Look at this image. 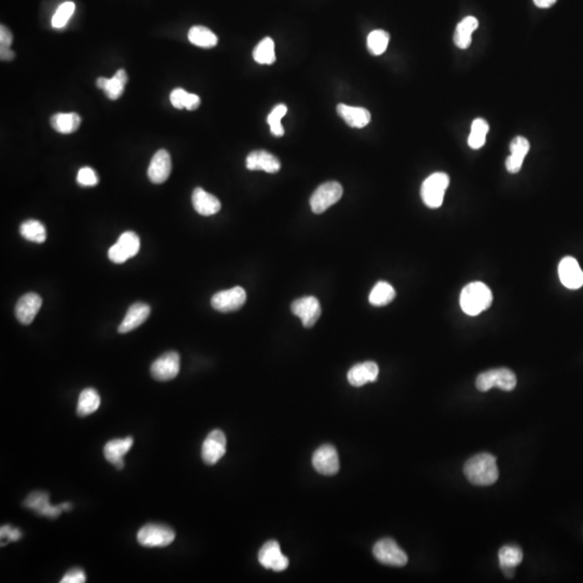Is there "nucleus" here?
Instances as JSON below:
<instances>
[{"label": "nucleus", "instance_id": "nucleus-1", "mask_svg": "<svg viewBox=\"0 0 583 583\" xmlns=\"http://www.w3.org/2000/svg\"><path fill=\"white\" fill-rule=\"evenodd\" d=\"M463 472L473 485H492L499 478L496 458L486 452L468 460L463 467Z\"/></svg>", "mask_w": 583, "mask_h": 583}, {"label": "nucleus", "instance_id": "nucleus-2", "mask_svg": "<svg viewBox=\"0 0 583 583\" xmlns=\"http://www.w3.org/2000/svg\"><path fill=\"white\" fill-rule=\"evenodd\" d=\"M493 304V293L483 282H471L460 294V306L468 316L474 317L485 311Z\"/></svg>", "mask_w": 583, "mask_h": 583}, {"label": "nucleus", "instance_id": "nucleus-3", "mask_svg": "<svg viewBox=\"0 0 583 583\" xmlns=\"http://www.w3.org/2000/svg\"><path fill=\"white\" fill-rule=\"evenodd\" d=\"M450 186V176L442 172L433 173L425 179L421 186V199L430 209H437L442 206L446 189Z\"/></svg>", "mask_w": 583, "mask_h": 583}, {"label": "nucleus", "instance_id": "nucleus-4", "mask_svg": "<svg viewBox=\"0 0 583 583\" xmlns=\"http://www.w3.org/2000/svg\"><path fill=\"white\" fill-rule=\"evenodd\" d=\"M516 376L508 368H496L478 375L475 382L476 388L482 393H486L492 388L497 387L505 391H511L516 386Z\"/></svg>", "mask_w": 583, "mask_h": 583}, {"label": "nucleus", "instance_id": "nucleus-5", "mask_svg": "<svg viewBox=\"0 0 583 583\" xmlns=\"http://www.w3.org/2000/svg\"><path fill=\"white\" fill-rule=\"evenodd\" d=\"M175 539V533L168 526L162 524H147L138 533V541L143 547H168Z\"/></svg>", "mask_w": 583, "mask_h": 583}, {"label": "nucleus", "instance_id": "nucleus-6", "mask_svg": "<svg viewBox=\"0 0 583 583\" xmlns=\"http://www.w3.org/2000/svg\"><path fill=\"white\" fill-rule=\"evenodd\" d=\"M342 185L337 182H327V183L322 184L321 186L318 187L317 190L314 191L311 198H310V206L314 213L321 214L327 211L329 208L340 201L342 197Z\"/></svg>", "mask_w": 583, "mask_h": 583}, {"label": "nucleus", "instance_id": "nucleus-7", "mask_svg": "<svg viewBox=\"0 0 583 583\" xmlns=\"http://www.w3.org/2000/svg\"><path fill=\"white\" fill-rule=\"evenodd\" d=\"M375 558L385 565L402 567L408 564V558L404 551L397 546L393 539L384 538L377 541L373 549Z\"/></svg>", "mask_w": 583, "mask_h": 583}, {"label": "nucleus", "instance_id": "nucleus-8", "mask_svg": "<svg viewBox=\"0 0 583 583\" xmlns=\"http://www.w3.org/2000/svg\"><path fill=\"white\" fill-rule=\"evenodd\" d=\"M245 302H247V293L240 287L219 292L211 299V305L214 309L224 314L239 310Z\"/></svg>", "mask_w": 583, "mask_h": 583}, {"label": "nucleus", "instance_id": "nucleus-9", "mask_svg": "<svg viewBox=\"0 0 583 583\" xmlns=\"http://www.w3.org/2000/svg\"><path fill=\"white\" fill-rule=\"evenodd\" d=\"M314 469L322 475H334L340 471V457L333 445H322L312 456Z\"/></svg>", "mask_w": 583, "mask_h": 583}, {"label": "nucleus", "instance_id": "nucleus-10", "mask_svg": "<svg viewBox=\"0 0 583 583\" xmlns=\"http://www.w3.org/2000/svg\"><path fill=\"white\" fill-rule=\"evenodd\" d=\"M291 310L295 316L302 320V325L306 329H310L317 323L322 312L319 300L314 296L296 299L292 304Z\"/></svg>", "mask_w": 583, "mask_h": 583}, {"label": "nucleus", "instance_id": "nucleus-11", "mask_svg": "<svg viewBox=\"0 0 583 583\" xmlns=\"http://www.w3.org/2000/svg\"><path fill=\"white\" fill-rule=\"evenodd\" d=\"M179 373V355L177 352H166L155 361L151 367V374L159 382L174 380Z\"/></svg>", "mask_w": 583, "mask_h": 583}, {"label": "nucleus", "instance_id": "nucleus-12", "mask_svg": "<svg viewBox=\"0 0 583 583\" xmlns=\"http://www.w3.org/2000/svg\"><path fill=\"white\" fill-rule=\"evenodd\" d=\"M226 437L223 431H211L202 444V460L209 465L219 463L226 452Z\"/></svg>", "mask_w": 583, "mask_h": 583}, {"label": "nucleus", "instance_id": "nucleus-13", "mask_svg": "<svg viewBox=\"0 0 583 583\" xmlns=\"http://www.w3.org/2000/svg\"><path fill=\"white\" fill-rule=\"evenodd\" d=\"M258 561L265 569L274 571H283L289 567V560L281 553L280 544L277 541L270 540L265 543L259 550Z\"/></svg>", "mask_w": 583, "mask_h": 583}, {"label": "nucleus", "instance_id": "nucleus-14", "mask_svg": "<svg viewBox=\"0 0 583 583\" xmlns=\"http://www.w3.org/2000/svg\"><path fill=\"white\" fill-rule=\"evenodd\" d=\"M558 276L562 285L569 289H578L583 285V272L576 259L566 256L558 266Z\"/></svg>", "mask_w": 583, "mask_h": 583}, {"label": "nucleus", "instance_id": "nucleus-15", "mask_svg": "<svg viewBox=\"0 0 583 583\" xmlns=\"http://www.w3.org/2000/svg\"><path fill=\"white\" fill-rule=\"evenodd\" d=\"M24 507L30 509L39 516L45 518H56L63 512L60 505H52L49 501V494L45 492H34L30 494L24 500Z\"/></svg>", "mask_w": 583, "mask_h": 583}, {"label": "nucleus", "instance_id": "nucleus-16", "mask_svg": "<svg viewBox=\"0 0 583 583\" xmlns=\"http://www.w3.org/2000/svg\"><path fill=\"white\" fill-rule=\"evenodd\" d=\"M43 299L36 293H28L19 299L15 306V316L20 323L28 325L34 321L36 314L41 310Z\"/></svg>", "mask_w": 583, "mask_h": 583}, {"label": "nucleus", "instance_id": "nucleus-17", "mask_svg": "<svg viewBox=\"0 0 583 583\" xmlns=\"http://www.w3.org/2000/svg\"><path fill=\"white\" fill-rule=\"evenodd\" d=\"M171 156L168 151L161 149L153 155L149 164L148 172H147L149 181L153 184L164 183L171 174Z\"/></svg>", "mask_w": 583, "mask_h": 583}, {"label": "nucleus", "instance_id": "nucleus-18", "mask_svg": "<svg viewBox=\"0 0 583 583\" xmlns=\"http://www.w3.org/2000/svg\"><path fill=\"white\" fill-rule=\"evenodd\" d=\"M133 442V439L128 437L126 439H116L106 443L104 448V456L106 460L115 465L116 469L121 470L124 465V455L131 450Z\"/></svg>", "mask_w": 583, "mask_h": 583}, {"label": "nucleus", "instance_id": "nucleus-19", "mask_svg": "<svg viewBox=\"0 0 583 583\" xmlns=\"http://www.w3.org/2000/svg\"><path fill=\"white\" fill-rule=\"evenodd\" d=\"M149 314H151V307L148 305L144 302H136L132 305L129 308L126 317L119 325L118 332L120 334H126L138 329L146 320L148 319Z\"/></svg>", "mask_w": 583, "mask_h": 583}, {"label": "nucleus", "instance_id": "nucleus-20", "mask_svg": "<svg viewBox=\"0 0 583 583\" xmlns=\"http://www.w3.org/2000/svg\"><path fill=\"white\" fill-rule=\"evenodd\" d=\"M247 168L251 171H262L267 173H277L281 168V164L277 157L265 151H252L247 158Z\"/></svg>", "mask_w": 583, "mask_h": 583}, {"label": "nucleus", "instance_id": "nucleus-21", "mask_svg": "<svg viewBox=\"0 0 583 583\" xmlns=\"http://www.w3.org/2000/svg\"><path fill=\"white\" fill-rule=\"evenodd\" d=\"M380 374V367L372 361L360 363L350 368L348 372V382L355 387H362L367 382H373L377 380Z\"/></svg>", "mask_w": 583, "mask_h": 583}, {"label": "nucleus", "instance_id": "nucleus-22", "mask_svg": "<svg viewBox=\"0 0 583 583\" xmlns=\"http://www.w3.org/2000/svg\"><path fill=\"white\" fill-rule=\"evenodd\" d=\"M529 148V142L524 136H516V139H513L510 145L511 156L505 161V168L509 173L516 174L520 171Z\"/></svg>", "mask_w": 583, "mask_h": 583}, {"label": "nucleus", "instance_id": "nucleus-23", "mask_svg": "<svg viewBox=\"0 0 583 583\" xmlns=\"http://www.w3.org/2000/svg\"><path fill=\"white\" fill-rule=\"evenodd\" d=\"M192 206L202 217H211L219 212L221 208V201L217 197L206 192L200 187L195 189L192 192Z\"/></svg>", "mask_w": 583, "mask_h": 583}, {"label": "nucleus", "instance_id": "nucleus-24", "mask_svg": "<svg viewBox=\"0 0 583 583\" xmlns=\"http://www.w3.org/2000/svg\"><path fill=\"white\" fill-rule=\"evenodd\" d=\"M337 113L351 128L362 129L371 122V113L363 107L340 104L337 106Z\"/></svg>", "mask_w": 583, "mask_h": 583}, {"label": "nucleus", "instance_id": "nucleus-25", "mask_svg": "<svg viewBox=\"0 0 583 583\" xmlns=\"http://www.w3.org/2000/svg\"><path fill=\"white\" fill-rule=\"evenodd\" d=\"M498 556H499L500 567L503 569V573H505V576L509 577V578L513 576L516 566L520 565L523 561V552L518 547H503L499 550Z\"/></svg>", "mask_w": 583, "mask_h": 583}, {"label": "nucleus", "instance_id": "nucleus-26", "mask_svg": "<svg viewBox=\"0 0 583 583\" xmlns=\"http://www.w3.org/2000/svg\"><path fill=\"white\" fill-rule=\"evenodd\" d=\"M478 28V19L467 16L458 24L454 35V43L459 49H467L472 43V34Z\"/></svg>", "mask_w": 583, "mask_h": 583}, {"label": "nucleus", "instance_id": "nucleus-27", "mask_svg": "<svg viewBox=\"0 0 583 583\" xmlns=\"http://www.w3.org/2000/svg\"><path fill=\"white\" fill-rule=\"evenodd\" d=\"M100 405H101V397L98 391L94 388H87L81 391L79 395L77 414L79 417H86L96 412L100 408Z\"/></svg>", "mask_w": 583, "mask_h": 583}, {"label": "nucleus", "instance_id": "nucleus-28", "mask_svg": "<svg viewBox=\"0 0 583 583\" xmlns=\"http://www.w3.org/2000/svg\"><path fill=\"white\" fill-rule=\"evenodd\" d=\"M51 126L58 133L71 134L79 128L81 118L78 113H56L51 118Z\"/></svg>", "mask_w": 583, "mask_h": 583}, {"label": "nucleus", "instance_id": "nucleus-29", "mask_svg": "<svg viewBox=\"0 0 583 583\" xmlns=\"http://www.w3.org/2000/svg\"><path fill=\"white\" fill-rule=\"evenodd\" d=\"M395 295L397 294L393 285H389L388 282L380 281L373 287L368 300L373 306H387L395 298Z\"/></svg>", "mask_w": 583, "mask_h": 583}, {"label": "nucleus", "instance_id": "nucleus-30", "mask_svg": "<svg viewBox=\"0 0 583 583\" xmlns=\"http://www.w3.org/2000/svg\"><path fill=\"white\" fill-rule=\"evenodd\" d=\"M188 39L192 45L201 48H213L217 45V35L204 26H194L189 30Z\"/></svg>", "mask_w": 583, "mask_h": 583}, {"label": "nucleus", "instance_id": "nucleus-31", "mask_svg": "<svg viewBox=\"0 0 583 583\" xmlns=\"http://www.w3.org/2000/svg\"><path fill=\"white\" fill-rule=\"evenodd\" d=\"M21 236L28 241L43 243L47 238L45 226L35 219L24 221L20 227Z\"/></svg>", "mask_w": 583, "mask_h": 583}, {"label": "nucleus", "instance_id": "nucleus-32", "mask_svg": "<svg viewBox=\"0 0 583 583\" xmlns=\"http://www.w3.org/2000/svg\"><path fill=\"white\" fill-rule=\"evenodd\" d=\"M490 131V126L484 119H475L471 126L470 135L468 144L472 149L482 148L485 145L486 136Z\"/></svg>", "mask_w": 583, "mask_h": 583}, {"label": "nucleus", "instance_id": "nucleus-33", "mask_svg": "<svg viewBox=\"0 0 583 583\" xmlns=\"http://www.w3.org/2000/svg\"><path fill=\"white\" fill-rule=\"evenodd\" d=\"M253 58L258 64H266L270 65L276 62V52H274V41L272 38L266 37L263 39L253 51Z\"/></svg>", "mask_w": 583, "mask_h": 583}, {"label": "nucleus", "instance_id": "nucleus-34", "mask_svg": "<svg viewBox=\"0 0 583 583\" xmlns=\"http://www.w3.org/2000/svg\"><path fill=\"white\" fill-rule=\"evenodd\" d=\"M126 82H128V75H126V71L119 69L113 78L107 79L105 88H104L106 96H109L111 100H118L124 94Z\"/></svg>", "mask_w": 583, "mask_h": 583}, {"label": "nucleus", "instance_id": "nucleus-35", "mask_svg": "<svg viewBox=\"0 0 583 583\" xmlns=\"http://www.w3.org/2000/svg\"><path fill=\"white\" fill-rule=\"evenodd\" d=\"M389 41V34L385 30H373L372 33L367 36V48L373 56H382V53L387 50Z\"/></svg>", "mask_w": 583, "mask_h": 583}, {"label": "nucleus", "instance_id": "nucleus-36", "mask_svg": "<svg viewBox=\"0 0 583 583\" xmlns=\"http://www.w3.org/2000/svg\"><path fill=\"white\" fill-rule=\"evenodd\" d=\"M120 249L126 253L129 258L135 256L139 253L141 242L138 234L133 232H126L119 236L117 241Z\"/></svg>", "mask_w": 583, "mask_h": 583}, {"label": "nucleus", "instance_id": "nucleus-37", "mask_svg": "<svg viewBox=\"0 0 583 583\" xmlns=\"http://www.w3.org/2000/svg\"><path fill=\"white\" fill-rule=\"evenodd\" d=\"M287 107L283 104L276 106L267 118L270 126V131L274 136H282L285 134V129L282 126L281 119L287 115Z\"/></svg>", "mask_w": 583, "mask_h": 583}, {"label": "nucleus", "instance_id": "nucleus-38", "mask_svg": "<svg viewBox=\"0 0 583 583\" xmlns=\"http://www.w3.org/2000/svg\"><path fill=\"white\" fill-rule=\"evenodd\" d=\"M76 6L72 1L62 3L52 18V26L54 28H63L67 24L72 15L75 12Z\"/></svg>", "mask_w": 583, "mask_h": 583}, {"label": "nucleus", "instance_id": "nucleus-39", "mask_svg": "<svg viewBox=\"0 0 583 583\" xmlns=\"http://www.w3.org/2000/svg\"><path fill=\"white\" fill-rule=\"evenodd\" d=\"M77 182L81 186H96L98 183V175L94 168L86 166L79 170Z\"/></svg>", "mask_w": 583, "mask_h": 583}, {"label": "nucleus", "instance_id": "nucleus-40", "mask_svg": "<svg viewBox=\"0 0 583 583\" xmlns=\"http://www.w3.org/2000/svg\"><path fill=\"white\" fill-rule=\"evenodd\" d=\"M0 536H1V540H3L1 541V546L3 547L7 546L9 542H15V541L20 540L22 533L19 528L6 525L1 527Z\"/></svg>", "mask_w": 583, "mask_h": 583}, {"label": "nucleus", "instance_id": "nucleus-41", "mask_svg": "<svg viewBox=\"0 0 583 583\" xmlns=\"http://www.w3.org/2000/svg\"><path fill=\"white\" fill-rule=\"evenodd\" d=\"M86 582L85 571L80 569H73L66 573L60 583H83Z\"/></svg>", "mask_w": 583, "mask_h": 583}, {"label": "nucleus", "instance_id": "nucleus-42", "mask_svg": "<svg viewBox=\"0 0 583 583\" xmlns=\"http://www.w3.org/2000/svg\"><path fill=\"white\" fill-rule=\"evenodd\" d=\"M109 258L115 264H124L128 261L129 257L126 256L122 250L120 249L118 244H113V247L109 250Z\"/></svg>", "mask_w": 583, "mask_h": 583}, {"label": "nucleus", "instance_id": "nucleus-43", "mask_svg": "<svg viewBox=\"0 0 583 583\" xmlns=\"http://www.w3.org/2000/svg\"><path fill=\"white\" fill-rule=\"evenodd\" d=\"M188 92L187 91L184 90V89H174L171 92V96H170V101H171L172 105L177 109H184V103H185V98H186V96Z\"/></svg>", "mask_w": 583, "mask_h": 583}, {"label": "nucleus", "instance_id": "nucleus-44", "mask_svg": "<svg viewBox=\"0 0 583 583\" xmlns=\"http://www.w3.org/2000/svg\"><path fill=\"white\" fill-rule=\"evenodd\" d=\"M12 41L13 36L10 30H8L5 25L0 26V47L10 48Z\"/></svg>", "mask_w": 583, "mask_h": 583}, {"label": "nucleus", "instance_id": "nucleus-45", "mask_svg": "<svg viewBox=\"0 0 583 583\" xmlns=\"http://www.w3.org/2000/svg\"><path fill=\"white\" fill-rule=\"evenodd\" d=\"M199 105H200V98L197 94H187L185 103H184V109H188V111H196Z\"/></svg>", "mask_w": 583, "mask_h": 583}, {"label": "nucleus", "instance_id": "nucleus-46", "mask_svg": "<svg viewBox=\"0 0 583 583\" xmlns=\"http://www.w3.org/2000/svg\"><path fill=\"white\" fill-rule=\"evenodd\" d=\"M0 56H1L3 60H11L14 58V52L10 50V48L0 47Z\"/></svg>", "mask_w": 583, "mask_h": 583}, {"label": "nucleus", "instance_id": "nucleus-47", "mask_svg": "<svg viewBox=\"0 0 583 583\" xmlns=\"http://www.w3.org/2000/svg\"><path fill=\"white\" fill-rule=\"evenodd\" d=\"M558 0H534V3L541 9H548L556 5Z\"/></svg>", "mask_w": 583, "mask_h": 583}, {"label": "nucleus", "instance_id": "nucleus-48", "mask_svg": "<svg viewBox=\"0 0 583 583\" xmlns=\"http://www.w3.org/2000/svg\"><path fill=\"white\" fill-rule=\"evenodd\" d=\"M106 82H107V78L101 77V78H98V80H96V86H98V88L104 90V88H105L106 86Z\"/></svg>", "mask_w": 583, "mask_h": 583}]
</instances>
